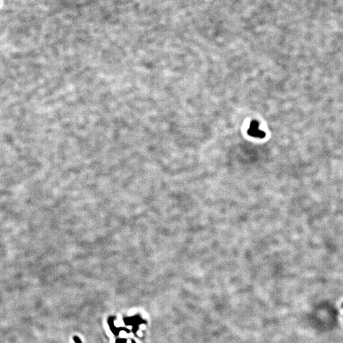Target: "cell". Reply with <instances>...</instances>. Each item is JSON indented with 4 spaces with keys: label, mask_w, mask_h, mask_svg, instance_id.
Masks as SVG:
<instances>
[{
    "label": "cell",
    "mask_w": 343,
    "mask_h": 343,
    "mask_svg": "<svg viewBox=\"0 0 343 343\" xmlns=\"http://www.w3.org/2000/svg\"><path fill=\"white\" fill-rule=\"evenodd\" d=\"M124 322L125 323L126 325H132L134 328V332L135 328V332H136L138 329V325H139V324H142V323H144V321L140 318L139 316H136L130 317V318H125L124 319Z\"/></svg>",
    "instance_id": "cell-2"
},
{
    "label": "cell",
    "mask_w": 343,
    "mask_h": 343,
    "mask_svg": "<svg viewBox=\"0 0 343 343\" xmlns=\"http://www.w3.org/2000/svg\"><path fill=\"white\" fill-rule=\"evenodd\" d=\"M248 134L249 135L253 137L257 138H264L265 137V133L263 131H261L259 128V123L256 121H253L250 123V127L248 130Z\"/></svg>",
    "instance_id": "cell-1"
},
{
    "label": "cell",
    "mask_w": 343,
    "mask_h": 343,
    "mask_svg": "<svg viewBox=\"0 0 343 343\" xmlns=\"http://www.w3.org/2000/svg\"><path fill=\"white\" fill-rule=\"evenodd\" d=\"M113 320H114L113 318H112V317H111V318H110L109 319L108 323H109V325L111 327V330H112V332H113L114 334L118 336V333H119V332H120V330H122L128 331V330L125 329H125H124V328H122V329H120V328H118L117 327H115L114 325V324H113Z\"/></svg>",
    "instance_id": "cell-3"
},
{
    "label": "cell",
    "mask_w": 343,
    "mask_h": 343,
    "mask_svg": "<svg viewBox=\"0 0 343 343\" xmlns=\"http://www.w3.org/2000/svg\"><path fill=\"white\" fill-rule=\"evenodd\" d=\"M74 341H75L76 343H82V341H81V340L78 338V337H74L73 338Z\"/></svg>",
    "instance_id": "cell-5"
},
{
    "label": "cell",
    "mask_w": 343,
    "mask_h": 343,
    "mask_svg": "<svg viewBox=\"0 0 343 343\" xmlns=\"http://www.w3.org/2000/svg\"><path fill=\"white\" fill-rule=\"evenodd\" d=\"M116 343H126V339H116Z\"/></svg>",
    "instance_id": "cell-4"
}]
</instances>
